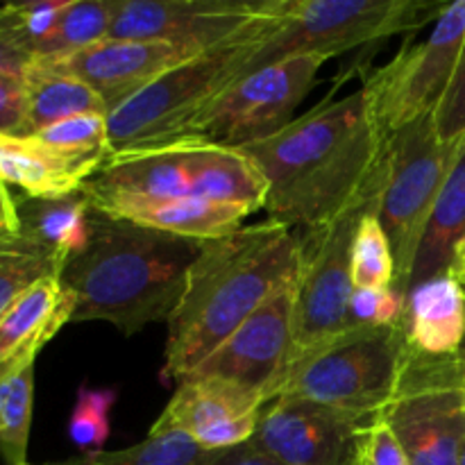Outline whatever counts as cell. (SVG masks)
I'll return each instance as SVG.
<instances>
[{
  "label": "cell",
  "mask_w": 465,
  "mask_h": 465,
  "mask_svg": "<svg viewBox=\"0 0 465 465\" xmlns=\"http://www.w3.org/2000/svg\"><path fill=\"white\" fill-rule=\"evenodd\" d=\"M386 139L361 86L241 153L266 180L263 209L271 221L316 232L350 209L377 203Z\"/></svg>",
  "instance_id": "cell-1"
},
{
  "label": "cell",
  "mask_w": 465,
  "mask_h": 465,
  "mask_svg": "<svg viewBox=\"0 0 465 465\" xmlns=\"http://www.w3.org/2000/svg\"><path fill=\"white\" fill-rule=\"evenodd\" d=\"M300 263L302 241L271 218L204 241L184 293L166 321L162 380L171 384L193 372L282 282L300 271Z\"/></svg>",
  "instance_id": "cell-2"
},
{
  "label": "cell",
  "mask_w": 465,
  "mask_h": 465,
  "mask_svg": "<svg viewBox=\"0 0 465 465\" xmlns=\"http://www.w3.org/2000/svg\"><path fill=\"white\" fill-rule=\"evenodd\" d=\"M203 243L91 207L89 245L59 275L75 298L71 322L104 321L125 336L166 322Z\"/></svg>",
  "instance_id": "cell-3"
},
{
  "label": "cell",
  "mask_w": 465,
  "mask_h": 465,
  "mask_svg": "<svg viewBox=\"0 0 465 465\" xmlns=\"http://www.w3.org/2000/svg\"><path fill=\"white\" fill-rule=\"evenodd\" d=\"M411 345L402 322L354 327L295 354L275 398L307 400L372 418L393 404Z\"/></svg>",
  "instance_id": "cell-4"
},
{
  "label": "cell",
  "mask_w": 465,
  "mask_h": 465,
  "mask_svg": "<svg viewBox=\"0 0 465 465\" xmlns=\"http://www.w3.org/2000/svg\"><path fill=\"white\" fill-rule=\"evenodd\" d=\"M443 7L422 0H272L241 77L295 54L336 57L357 45L418 30L439 18Z\"/></svg>",
  "instance_id": "cell-5"
},
{
  "label": "cell",
  "mask_w": 465,
  "mask_h": 465,
  "mask_svg": "<svg viewBox=\"0 0 465 465\" xmlns=\"http://www.w3.org/2000/svg\"><path fill=\"white\" fill-rule=\"evenodd\" d=\"M268 9L243 32L218 48L207 50L163 73L107 116L112 154L182 139L198 114L241 77Z\"/></svg>",
  "instance_id": "cell-6"
},
{
  "label": "cell",
  "mask_w": 465,
  "mask_h": 465,
  "mask_svg": "<svg viewBox=\"0 0 465 465\" xmlns=\"http://www.w3.org/2000/svg\"><path fill=\"white\" fill-rule=\"evenodd\" d=\"M463 145L465 136L454 143L440 141L434 114L409 123L386 139L377 216L393 250V289L404 298L431 209Z\"/></svg>",
  "instance_id": "cell-7"
},
{
  "label": "cell",
  "mask_w": 465,
  "mask_h": 465,
  "mask_svg": "<svg viewBox=\"0 0 465 465\" xmlns=\"http://www.w3.org/2000/svg\"><path fill=\"white\" fill-rule=\"evenodd\" d=\"M327 59L295 54L232 82L198 114L184 136L234 150L275 136L295 121V109L316 84Z\"/></svg>",
  "instance_id": "cell-8"
},
{
  "label": "cell",
  "mask_w": 465,
  "mask_h": 465,
  "mask_svg": "<svg viewBox=\"0 0 465 465\" xmlns=\"http://www.w3.org/2000/svg\"><path fill=\"white\" fill-rule=\"evenodd\" d=\"M391 427L411 465H461L465 445V386L452 357L411 348L393 404Z\"/></svg>",
  "instance_id": "cell-9"
},
{
  "label": "cell",
  "mask_w": 465,
  "mask_h": 465,
  "mask_svg": "<svg viewBox=\"0 0 465 465\" xmlns=\"http://www.w3.org/2000/svg\"><path fill=\"white\" fill-rule=\"evenodd\" d=\"M465 44V0L443 7L425 41L407 44L366 80L368 98L386 136L431 116L443 100Z\"/></svg>",
  "instance_id": "cell-10"
},
{
  "label": "cell",
  "mask_w": 465,
  "mask_h": 465,
  "mask_svg": "<svg viewBox=\"0 0 465 465\" xmlns=\"http://www.w3.org/2000/svg\"><path fill=\"white\" fill-rule=\"evenodd\" d=\"M372 207L377 203L350 209L322 230L309 232L312 236L302 241V263L293 300V357L343 331L354 291V234L361 216Z\"/></svg>",
  "instance_id": "cell-11"
},
{
  "label": "cell",
  "mask_w": 465,
  "mask_h": 465,
  "mask_svg": "<svg viewBox=\"0 0 465 465\" xmlns=\"http://www.w3.org/2000/svg\"><path fill=\"white\" fill-rule=\"evenodd\" d=\"M300 272V271H298ZM298 272L186 377H213L257 391L272 402L293 357V300Z\"/></svg>",
  "instance_id": "cell-12"
},
{
  "label": "cell",
  "mask_w": 465,
  "mask_h": 465,
  "mask_svg": "<svg viewBox=\"0 0 465 465\" xmlns=\"http://www.w3.org/2000/svg\"><path fill=\"white\" fill-rule=\"evenodd\" d=\"M271 0H112L109 39L159 41L207 53L234 39Z\"/></svg>",
  "instance_id": "cell-13"
},
{
  "label": "cell",
  "mask_w": 465,
  "mask_h": 465,
  "mask_svg": "<svg viewBox=\"0 0 465 465\" xmlns=\"http://www.w3.org/2000/svg\"><path fill=\"white\" fill-rule=\"evenodd\" d=\"M198 136L114 153L82 186L91 207L121 218L141 204L195 195L193 154Z\"/></svg>",
  "instance_id": "cell-14"
},
{
  "label": "cell",
  "mask_w": 465,
  "mask_h": 465,
  "mask_svg": "<svg viewBox=\"0 0 465 465\" xmlns=\"http://www.w3.org/2000/svg\"><path fill=\"white\" fill-rule=\"evenodd\" d=\"M372 418L275 398L263 407L252 443L280 465H357L359 439Z\"/></svg>",
  "instance_id": "cell-15"
},
{
  "label": "cell",
  "mask_w": 465,
  "mask_h": 465,
  "mask_svg": "<svg viewBox=\"0 0 465 465\" xmlns=\"http://www.w3.org/2000/svg\"><path fill=\"white\" fill-rule=\"evenodd\" d=\"M268 400L213 377H184L150 434H184L204 450L225 452L250 443Z\"/></svg>",
  "instance_id": "cell-16"
},
{
  "label": "cell",
  "mask_w": 465,
  "mask_h": 465,
  "mask_svg": "<svg viewBox=\"0 0 465 465\" xmlns=\"http://www.w3.org/2000/svg\"><path fill=\"white\" fill-rule=\"evenodd\" d=\"M191 48L159 41L103 39L75 53L57 57H36L35 62L45 68L73 75L89 84L107 104V112L121 107L136 94L148 89L163 73L189 59L198 57Z\"/></svg>",
  "instance_id": "cell-17"
},
{
  "label": "cell",
  "mask_w": 465,
  "mask_h": 465,
  "mask_svg": "<svg viewBox=\"0 0 465 465\" xmlns=\"http://www.w3.org/2000/svg\"><path fill=\"white\" fill-rule=\"evenodd\" d=\"M75 298L59 277H45L0 313V375L36 361V354L73 321Z\"/></svg>",
  "instance_id": "cell-18"
},
{
  "label": "cell",
  "mask_w": 465,
  "mask_h": 465,
  "mask_svg": "<svg viewBox=\"0 0 465 465\" xmlns=\"http://www.w3.org/2000/svg\"><path fill=\"white\" fill-rule=\"evenodd\" d=\"M404 334L413 350L430 357H452L465 339V293L454 275L416 284L407 295Z\"/></svg>",
  "instance_id": "cell-19"
},
{
  "label": "cell",
  "mask_w": 465,
  "mask_h": 465,
  "mask_svg": "<svg viewBox=\"0 0 465 465\" xmlns=\"http://www.w3.org/2000/svg\"><path fill=\"white\" fill-rule=\"evenodd\" d=\"M94 168L64 157L35 136L0 134V182L27 198H62L84 186Z\"/></svg>",
  "instance_id": "cell-20"
},
{
  "label": "cell",
  "mask_w": 465,
  "mask_h": 465,
  "mask_svg": "<svg viewBox=\"0 0 465 465\" xmlns=\"http://www.w3.org/2000/svg\"><path fill=\"white\" fill-rule=\"evenodd\" d=\"M465 245V145L454 162L431 216L427 221L420 248L411 268V284H422L439 275H452ZM409 295V293H407Z\"/></svg>",
  "instance_id": "cell-21"
},
{
  "label": "cell",
  "mask_w": 465,
  "mask_h": 465,
  "mask_svg": "<svg viewBox=\"0 0 465 465\" xmlns=\"http://www.w3.org/2000/svg\"><path fill=\"white\" fill-rule=\"evenodd\" d=\"M193 182L198 198L243 207L248 213L266 207L268 184L245 153L198 139L193 154Z\"/></svg>",
  "instance_id": "cell-22"
},
{
  "label": "cell",
  "mask_w": 465,
  "mask_h": 465,
  "mask_svg": "<svg viewBox=\"0 0 465 465\" xmlns=\"http://www.w3.org/2000/svg\"><path fill=\"white\" fill-rule=\"evenodd\" d=\"M248 216L250 213L243 207L189 195V198L166 200V203L141 204L123 213L121 218L150 227V230L184 236V239L213 241L241 230L243 218Z\"/></svg>",
  "instance_id": "cell-23"
},
{
  "label": "cell",
  "mask_w": 465,
  "mask_h": 465,
  "mask_svg": "<svg viewBox=\"0 0 465 465\" xmlns=\"http://www.w3.org/2000/svg\"><path fill=\"white\" fill-rule=\"evenodd\" d=\"M18 204L21 236L68 262L89 245L91 204L82 191L62 198H27Z\"/></svg>",
  "instance_id": "cell-24"
},
{
  "label": "cell",
  "mask_w": 465,
  "mask_h": 465,
  "mask_svg": "<svg viewBox=\"0 0 465 465\" xmlns=\"http://www.w3.org/2000/svg\"><path fill=\"white\" fill-rule=\"evenodd\" d=\"M25 89V136L80 114H104L107 104L98 94L73 75L32 62L23 75Z\"/></svg>",
  "instance_id": "cell-25"
},
{
  "label": "cell",
  "mask_w": 465,
  "mask_h": 465,
  "mask_svg": "<svg viewBox=\"0 0 465 465\" xmlns=\"http://www.w3.org/2000/svg\"><path fill=\"white\" fill-rule=\"evenodd\" d=\"M225 452L200 448L184 434H148L143 443H136L116 452H89L80 457L45 465H216Z\"/></svg>",
  "instance_id": "cell-26"
},
{
  "label": "cell",
  "mask_w": 465,
  "mask_h": 465,
  "mask_svg": "<svg viewBox=\"0 0 465 465\" xmlns=\"http://www.w3.org/2000/svg\"><path fill=\"white\" fill-rule=\"evenodd\" d=\"M35 407V361L0 375V454L7 465H23Z\"/></svg>",
  "instance_id": "cell-27"
},
{
  "label": "cell",
  "mask_w": 465,
  "mask_h": 465,
  "mask_svg": "<svg viewBox=\"0 0 465 465\" xmlns=\"http://www.w3.org/2000/svg\"><path fill=\"white\" fill-rule=\"evenodd\" d=\"M112 18V0H71L57 25L35 48V59L75 53L107 39Z\"/></svg>",
  "instance_id": "cell-28"
},
{
  "label": "cell",
  "mask_w": 465,
  "mask_h": 465,
  "mask_svg": "<svg viewBox=\"0 0 465 465\" xmlns=\"http://www.w3.org/2000/svg\"><path fill=\"white\" fill-rule=\"evenodd\" d=\"M64 266L66 259L25 236L0 245V313L39 280L62 275Z\"/></svg>",
  "instance_id": "cell-29"
},
{
  "label": "cell",
  "mask_w": 465,
  "mask_h": 465,
  "mask_svg": "<svg viewBox=\"0 0 465 465\" xmlns=\"http://www.w3.org/2000/svg\"><path fill=\"white\" fill-rule=\"evenodd\" d=\"M32 136L48 148L62 153L64 157L75 159L94 171H98L112 157V141H109V125L104 114L71 116L66 121L44 127Z\"/></svg>",
  "instance_id": "cell-30"
},
{
  "label": "cell",
  "mask_w": 465,
  "mask_h": 465,
  "mask_svg": "<svg viewBox=\"0 0 465 465\" xmlns=\"http://www.w3.org/2000/svg\"><path fill=\"white\" fill-rule=\"evenodd\" d=\"M395 282V259L377 207L361 216L352 243L354 289H389Z\"/></svg>",
  "instance_id": "cell-31"
},
{
  "label": "cell",
  "mask_w": 465,
  "mask_h": 465,
  "mask_svg": "<svg viewBox=\"0 0 465 465\" xmlns=\"http://www.w3.org/2000/svg\"><path fill=\"white\" fill-rule=\"evenodd\" d=\"M116 389L80 386L68 420V439L84 454L100 452L112 434V411L116 407Z\"/></svg>",
  "instance_id": "cell-32"
},
{
  "label": "cell",
  "mask_w": 465,
  "mask_h": 465,
  "mask_svg": "<svg viewBox=\"0 0 465 465\" xmlns=\"http://www.w3.org/2000/svg\"><path fill=\"white\" fill-rule=\"evenodd\" d=\"M71 0H36L0 7V35L35 59L39 41L57 25Z\"/></svg>",
  "instance_id": "cell-33"
},
{
  "label": "cell",
  "mask_w": 465,
  "mask_h": 465,
  "mask_svg": "<svg viewBox=\"0 0 465 465\" xmlns=\"http://www.w3.org/2000/svg\"><path fill=\"white\" fill-rule=\"evenodd\" d=\"M407 298L393 286L389 289H354L345 313L343 330L354 327H386L402 322Z\"/></svg>",
  "instance_id": "cell-34"
},
{
  "label": "cell",
  "mask_w": 465,
  "mask_h": 465,
  "mask_svg": "<svg viewBox=\"0 0 465 465\" xmlns=\"http://www.w3.org/2000/svg\"><path fill=\"white\" fill-rule=\"evenodd\" d=\"M357 465H411L386 413H380L363 427Z\"/></svg>",
  "instance_id": "cell-35"
},
{
  "label": "cell",
  "mask_w": 465,
  "mask_h": 465,
  "mask_svg": "<svg viewBox=\"0 0 465 465\" xmlns=\"http://www.w3.org/2000/svg\"><path fill=\"white\" fill-rule=\"evenodd\" d=\"M434 125L445 143H454L465 136V44L452 82L434 112Z\"/></svg>",
  "instance_id": "cell-36"
},
{
  "label": "cell",
  "mask_w": 465,
  "mask_h": 465,
  "mask_svg": "<svg viewBox=\"0 0 465 465\" xmlns=\"http://www.w3.org/2000/svg\"><path fill=\"white\" fill-rule=\"evenodd\" d=\"M0 134L25 136V89L18 77L0 75Z\"/></svg>",
  "instance_id": "cell-37"
},
{
  "label": "cell",
  "mask_w": 465,
  "mask_h": 465,
  "mask_svg": "<svg viewBox=\"0 0 465 465\" xmlns=\"http://www.w3.org/2000/svg\"><path fill=\"white\" fill-rule=\"evenodd\" d=\"M32 62H35V59H32L25 50H21L18 45H14L12 41L5 39V36L0 35V75L23 80V75H25V71L30 68Z\"/></svg>",
  "instance_id": "cell-38"
},
{
  "label": "cell",
  "mask_w": 465,
  "mask_h": 465,
  "mask_svg": "<svg viewBox=\"0 0 465 465\" xmlns=\"http://www.w3.org/2000/svg\"><path fill=\"white\" fill-rule=\"evenodd\" d=\"M216 465H280V463H277L275 459L268 457V454H263L262 450L250 440V443L241 445V448L230 450V452H227Z\"/></svg>",
  "instance_id": "cell-39"
},
{
  "label": "cell",
  "mask_w": 465,
  "mask_h": 465,
  "mask_svg": "<svg viewBox=\"0 0 465 465\" xmlns=\"http://www.w3.org/2000/svg\"><path fill=\"white\" fill-rule=\"evenodd\" d=\"M0 227L12 234H21V218H18V204L7 186L0 182Z\"/></svg>",
  "instance_id": "cell-40"
},
{
  "label": "cell",
  "mask_w": 465,
  "mask_h": 465,
  "mask_svg": "<svg viewBox=\"0 0 465 465\" xmlns=\"http://www.w3.org/2000/svg\"><path fill=\"white\" fill-rule=\"evenodd\" d=\"M454 361H457L459 375H461V381H463V386H465V339H463L461 348H459V352L454 354Z\"/></svg>",
  "instance_id": "cell-41"
},
{
  "label": "cell",
  "mask_w": 465,
  "mask_h": 465,
  "mask_svg": "<svg viewBox=\"0 0 465 465\" xmlns=\"http://www.w3.org/2000/svg\"><path fill=\"white\" fill-rule=\"evenodd\" d=\"M452 275L457 277V280H459V284H461V289H463V293H465V262L461 263V266L457 268V271L452 272Z\"/></svg>",
  "instance_id": "cell-42"
},
{
  "label": "cell",
  "mask_w": 465,
  "mask_h": 465,
  "mask_svg": "<svg viewBox=\"0 0 465 465\" xmlns=\"http://www.w3.org/2000/svg\"><path fill=\"white\" fill-rule=\"evenodd\" d=\"M16 236H21V234H12V232H7V230H3V227H0V245L9 243V241H14Z\"/></svg>",
  "instance_id": "cell-43"
},
{
  "label": "cell",
  "mask_w": 465,
  "mask_h": 465,
  "mask_svg": "<svg viewBox=\"0 0 465 465\" xmlns=\"http://www.w3.org/2000/svg\"><path fill=\"white\" fill-rule=\"evenodd\" d=\"M463 262H465V245H463L461 254H459V262H457V266H454V271H457V268H459V266H461V263H463ZM454 271H452V272H454Z\"/></svg>",
  "instance_id": "cell-44"
},
{
  "label": "cell",
  "mask_w": 465,
  "mask_h": 465,
  "mask_svg": "<svg viewBox=\"0 0 465 465\" xmlns=\"http://www.w3.org/2000/svg\"><path fill=\"white\" fill-rule=\"evenodd\" d=\"M461 465H465V445H463V452H461Z\"/></svg>",
  "instance_id": "cell-45"
},
{
  "label": "cell",
  "mask_w": 465,
  "mask_h": 465,
  "mask_svg": "<svg viewBox=\"0 0 465 465\" xmlns=\"http://www.w3.org/2000/svg\"><path fill=\"white\" fill-rule=\"evenodd\" d=\"M23 465H30V463H23Z\"/></svg>",
  "instance_id": "cell-46"
}]
</instances>
